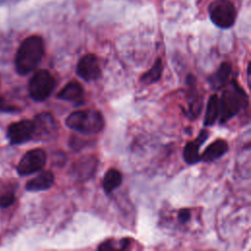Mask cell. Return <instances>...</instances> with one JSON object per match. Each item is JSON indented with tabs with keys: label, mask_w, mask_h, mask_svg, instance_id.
I'll return each mask as SVG.
<instances>
[{
	"label": "cell",
	"mask_w": 251,
	"mask_h": 251,
	"mask_svg": "<svg viewBox=\"0 0 251 251\" xmlns=\"http://www.w3.org/2000/svg\"><path fill=\"white\" fill-rule=\"evenodd\" d=\"M44 55V42L39 35L26 37L20 45L15 59L18 74L24 75L33 71Z\"/></svg>",
	"instance_id": "1"
},
{
	"label": "cell",
	"mask_w": 251,
	"mask_h": 251,
	"mask_svg": "<svg viewBox=\"0 0 251 251\" xmlns=\"http://www.w3.org/2000/svg\"><path fill=\"white\" fill-rule=\"evenodd\" d=\"M248 105V96L235 79L223 91L220 99V124H225Z\"/></svg>",
	"instance_id": "2"
},
{
	"label": "cell",
	"mask_w": 251,
	"mask_h": 251,
	"mask_svg": "<svg viewBox=\"0 0 251 251\" xmlns=\"http://www.w3.org/2000/svg\"><path fill=\"white\" fill-rule=\"evenodd\" d=\"M66 126L82 134H97L104 128V118L96 110H77L66 119Z\"/></svg>",
	"instance_id": "3"
},
{
	"label": "cell",
	"mask_w": 251,
	"mask_h": 251,
	"mask_svg": "<svg viewBox=\"0 0 251 251\" xmlns=\"http://www.w3.org/2000/svg\"><path fill=\"white\" fill-rule=\"evenodd\" d=\"M213 24L221 28H228L233 25L236 19V10L229 0H215L208 9Z\"/></svg>",
	"instance_id": "4"
},
{
	"label": "cell",
	"mask_w": 251,
	"mask_h": 251,
	"mask_svg": "<svg viewBox=\"0 0 251 251\" xmlns=\"http://www.w3.org/2000/svg\"><path fill=\"white\" fill-rule=\"evenodd\" d=\"M55 87V78L47 70L37 71L28 82V92L34 101L47 99Z\"/></svg>",
	"instance_id": "5"
},
{
	"label": "cell",
	"mask_w": 251,
	"mask_h": 251,
	"mask_svg": "<svg viewBox=\"0 0 251 251\" xmlns=\"http://www.w3.org/2000/svg\"><path fill=\"white\" fill-rule=\"evenodd\" d=\"M46 153L40 148L27 151L20 160L17 171L21 176H27L41 171L46 163Z\"/></svg>",
	"instance_id": "6"
},
{
	"label": "cell",
	"mask_w": 251,
	"mask_h": 251,
	"mask_svg": "<svg viewBox=\"0 0 251 251\" xmlns=\"http://www.w3.org/2000/svg\"><path fill=\"white\" fill-rule=\"evenodd\" d=\"M76 75L85 81L97 80L101 76V68L96 55L82 56L76 65Z\"/></svg>",
	"instance_id": "7"
},
{
	"label": "cell",
	"mask_w": 251,
	"mask_h": 251,
	"mask_svg": "<svg viewBox=\"0 0 251 251\" xmlns=\"http://www.w3.org/2000/svg\"><path fill=\"white\" fill-rule=\"evenodd\" d=\"M34 124L29 120L13 123L7 129V136L12 144H21L33 137Z\"/></svg>",
	"instance_id": "8"
},
{
	"label": "cell",
	"mask_w": 251,
	"mask_h": 251,
	"mask_svg": "<svg viewBox=\"0 0 251 251\" xmlns=\"http://www.w3.org/2000/svg\"><path fill=\"white\" fill-rule=\"evenodd\" d=\"M186 84H187V92H186V98H187V117L189 120L193 121L198 118V116L201 113L203 102L202 97L197 91L196 87V78L193 75H188L186 78Z\"/></svg>",
	"instance_id": "9"
},
{
	"label": "cell",
	"mask_w": 251,
	"mask_h": 251,
	"mask_svg": "<svg viewBox=\"0 0 251 251\" xmlns=\"http://www.w3.org/2000/svg\"><path fill=\"white\" fill-rule=\"evenodd\" d=\"M34 133L37 139H49L55 135L58 129L57 123L53 116L49 113L38 114L34 121Z\"/></svg>",
	"instance_id": "10"
},
{
	"label": "cell",
	"mask_w": 251,
	"mask_h": 251,
	"mask_svg": "<svg viewBox=\"0 0 251 251\" xmlns=\"http://www.w3.org/2000/svg\"><path fill=\"white\" fill-rule=\"evenodd\" d=\"M54 181L55 177L53 173L50 171H43L26 182L25 189L31 192L47 190L54 184Z\"/></svg>",
	"instance_id": "11"
},
{
	"label": "cell",
	"mask_w": 251,
	"mask_h": 251,
	"mask_svg": "<svg viewBox=\"0 0 251 251\" xmlns=\"http://www.w3.org/2000/svg\"><path fill=\"white\" fill-rule=\"evenodd\" d=\"M228 151V144L224 139H216L206 147L204 152L200 155V161L213 162Z\"/></svg>",
	"instance_id": "12"
},
{
	"label": "cell",
	"mask_w": 251,
	"mask_h": 251,
	"mask_svg": "<svg viewBox=\"0 0 251 251\" xmlns=\"http://www.w3.org/2000/svg\"><path fill=\"white\" fill-rule=\"evenodd\" d=\"M84 95V90L77 81L68 82L58 93L57 98L64 101L78 102L81 101Z\"/></svg>",
	"instance_id": "13"
},
{
	"label": "cell",
	"mask_w": 251,
	"mask_h": 251,
	"mask_svg": "<svg viewBox=\"0 0 251 251\" xmlns=\"http://www.w3.org/2000/svg\"><path fill=\"white\" fill-rule=\"evenodd\" d=\"M97 160L95 157H83L74 164L73 173L77 178H88L96 170Z\"/></svg>",
	"instance_id": "14"
},
{
	"label": "cell",
	"mask_w": 251,
	"mask_h": 251,
	"mask_svg": "<svg viewBox=\"0 0 251 251\" xmlns=\"http://www.w3.org/2000/svg\"><path fill=\"white\" fill-rule=\"evenodd\" d=\"M231 72H232V67L230 63L228 62L222 63L218 68L217 72L209 78L211 85L216 89L224 87L228 82V78L231 75Z\"/></svg>",
	"instance_id": "15"
},
{
	"label": "cell",
	"mask_w": 251,
	"mask_h": 251,
	"mask_svg": "<svg viewBox=\"0 0 251 251\" xmlns=\"http://www.w3.org/2000/svg\"><path fill=\"white\" fill-rule=\"evenodd\" d=\"M219 114H220V99L217 94H213L209 97V100L207 103L203 125L205 126H213L218 120Z\"/></svg>",
	"instance_id": "16"
},
{
	"label": "cell",
	"mask_w": 251,
	"mask_h": 251,
	"mask_svg": "<svg viewBox=\"0 0 251 251\" xmlns=\"http://www.w3.org/2000/svg\"><path fill=\"white\" fill-rule=\"evenodd\" d=\"M123 181V176L117 169L111 168L109 169L103 177L102 180V187L106 194L112 193L114 190H116Z\"/></svg>",
	"instance_id": "17"
},
{
	"label": "cell",
	"mask_w": 251,
	"mask_h": 251,
	"mask_svg": "<svg viewBox=\"0 0 251 251\" xmlns=\"http://www.w3.org/2000/svg\"><path fill=\"white\" fill-rule=\"evenodd\" d=\"M163 62L161 58H157L154 65L140 76V81L143 84H153L157 82L163 74Z\"/></svg>",
	"instance_id": "18"
},
{
	"label": "cell",
	"mask_w": 251,
	"mask_h": 251,
	"mask_svg": "<svg viewBox=\"0 0 251 251\" xmlns=\"http://www.w3.org/2000/svg\"><path fill=\"white\" fill-rule=\"evenodd\" d=\"M201 144L195 139L194 141L187 142L183 148V159L188 165L197 164L200 161L199 147Z\"/></svg>",
	"instance_id": "19"
},
{
	"label": "cell",
	"mask_w": 251,
	"mask_h": 251,
	"mask_svg": "<svg viewBox=\"0 0 251 251\" xmlns=\"http://www.w3.org/2000/svg\"><path fill=\"white\" fill-rule=\"evenodd\" d=\"M15 202V195L13 192H7L0 196V207L7 208Z\"/></svg>",
	"instance_id": "20"
},
{
	"label": "cell",
	"mask_w": 251,
	"mask_h": 251,
	"mask_svg": "<svg viewBox=\"0 0 251 251\" xmlns=\"http://www.w3.org/2000/svg\"><path fill=\"white\" fill-rule=\"evenodd\" d=\"M190 216H191V212L189 209H181L178 211L177 213V221L180 223V224H186L189 219H190Z\"/></svg>",
	"instance_id": "21"
}]
</instances>
